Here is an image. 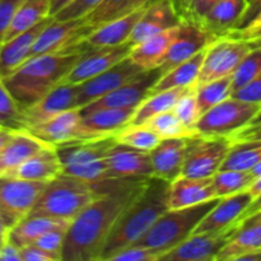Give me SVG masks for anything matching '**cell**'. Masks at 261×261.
Masks as SVG:
<instances>
[{
  "label": "cell",
  "instance_id": "obj_1",
  "mask_svg": "<svg viewBox=\"0 0 261 261\" xmlns=\"http://www.w3.org/2000/svg\"><path fill=\"white\" fill-rule=\"evenodd\" d=\"M149 178H132L87 205L71 221L66 231L63 261H101L117 219L142 193Z\"/></svg>",
  "mask_w": 261,
  "mask_h": 261
},
{
  "label": "cell",
  "instance_id": "obj_2",
  "mask_svg": "<svg viewBox=\"0 0 261 261\" xmlns=\"http://www.w3.org/2000/svg\"><path fill=\"white\" fill-rule=\"evenodd\" d=\"M91 48L83 40L56 53L33 56L2 81L25 111L63 83L76 61Z\"/></svg>",
  "mask_w": 261,
  "mask_h": 261
},
{
  "label": "cell",
  "instance_id": "obj_3",
  "mask_svg": "<svg viewBox=\"0 0 261 261\" xmlns=\"http://www.w3.org/2000/svg\"><path fill=\"white\" fill-rule=\"evenodd\" d=\"M170 182L150 177L142 193L122 212L106 242L101 261H111L115 255L134 245L168 211L167 193Z\"/></svg>",
  "mask_w": 261,
  "mask_h": 261
},
{
  "label": "cell",
  "instance_id": "obj_4",
  "mask_svg": "<svg viewBox=\"0 0 261 261\" xmlns=\"http://www.w3.org/2000/svg\"><path fill=\"white\" fill-rule=\"evenodd\" d=\"M115 142L114 137H109L55 145L63 172L88 181L99 196L110 194L119 185V178L107 177L106 167L107 150Z\"/></svg>",
  "mask_w": 261,
  "mask_h": 261
},
{
  "label": "cell",
  "instance_id": "obj_5",
  "mask_svg": "<svg viewBox=\"0 0 261 261\" xmlns=\"http://www.w3.org/2000/svg\"><path fill=\"white\" fill-rule=\"evenodd\" d=\"M97 198L99 195L92 184L76 176L61 172L46 182L30 216L50 217L71 222Z\"/></svg>",
  "mask_w": 261,
  "mask_h": 261
},
{
  "label": "cell",
  "instance_id": "obj_6",
  "mask_svg": "<svg viewBox=\"0 0 261 261\" xmlns=\"http://www.w3.org/2000/svg\"><path fill=\"white\" fill-rule=\"evenodd\" d=\"M219 199L194 206L168 209L134 245L149 247L160 252L161 257L194 233L204 217L214 208Z\"/></svg>",
  "mask_w": 261,
  "mask_h": 261
},
{
  "label": "cell",
  "instance_id": "obj_7",
  "mask_svg": "<svg viewBox=\"0 0 261 261\" xmlns=\"http://www.w3.org/2000/svg\"><path fill=\"white\" fill-rule=\"evenodd\" d=\"M261 111V105L229 97L203 114L196 125V132L203 137L229 138L251 124Z\"/></svg>",
  "mask_w": 261,
  "mask_h": 261
},
{
  "label": "cell",
  "instance_id": "obj_8",
  "mask_svg": "<svg viewBox=\"0 0 261 261\" xmlns=\"http://www.w3.org/2000/svg\"><path fill=\"white\" fill-rule=\"evenodd\" d=\"M229 138L194 135L189 142L182 175L195 178L213 177L222 168L232 147Z\"/></svg>",
  "mask_w": 261,
  "mask_h": 261
},
{
  "label": "cell",
  "instance_id": "obj_9",
  "mask_svg": "<svg viewBox=\"0 0 261 261\" xmlns=\"http://www.w3.org/2000/svg\"><path fill=\"white\" fill-rule=\"evenodd\" d=\"M251 48V43L241 38L222 36L214 40L206 47L205 58L196 84L233 75Z\"/></svg>",
  "mask_w": 261,
  "mask_h": 261
},
{
  "label": "cell",
  "instance_id": "obj_10",
  "mask_svg": "<svg viewBox=\"0 0 261 261\" xmlns=\"http://www.w3.org/2000/svg\"><path fill=\"white\" fill-rule=\"evenodd\" d=\"M46 182L0 176V216L12 228L30 216Z\"/></svg>",
  "mask_w": 261,
  "mask_h": 261
},
{
  "label": "cell",
  "instance_id": "obj_11",
  "mask_svg": "<svg viewBox=\"0 0 261 261\" xmlns=\"http://www.w3.org/2000/svg\"><path fill=\"white\" fill-rule=\"evenodd\" d=\"M240 221L218 231L194 233L161 257V261H213L236 234Z\"/></svg>",
  "mask_w": 261,
  "mask_h": 261
},
{
  "label": "cell",
  "instance_id": "obj_12",
  "mask_svg": "<svg viewBox=\"0 0 261 261\" xmlns=\"http://www.w3.org/2000/svg\"><path fill=\"white\" fill-rule=\"evenodd\" d=\"M161 76V68L142 71L115 91L79 109L81 115L99 109H137L149 96L150 89Z\"/></svg>",
  "mask_w": 261,
  "mask_h": 261
},
{
  "label": "cell",
  "instance_id": "obj_13",
  "mask_svg": "<svg viewBox=\"0 0 261 261\" xmlns=\"http://www.w3.org/2000/svg\"><path fill=\"white\" fill-rule=\"evenodd\" d=\"M214 40H217L216 36L212 35L200 22L190 17L181 18L177 36L173 40L165 61L160 66L162 74L205 50Z\"/></svg>",
  "mask_w": 261,
  "mask_h": 261
},
{
  "label": "cell",
  "instance_id": "obj_14",
  "mask_svg": "<svg viewBox=\"0 0 261 261\" xmlns=\"http://www.w3.org/2000/svg\"><path fill=\"white\" fill-rule=\"evenodd\" d=\"M142 71L144 70L138 66L130 56H127L112 68L105 70L103 73L79 84L76 107L82 109L86 105L106 96L107 93L121 87Z\"/></svg>",
  "mask_w": 261,
  "mask_h": 261
},
{
  "label": "cell",
  "instance_id": "obj_15",
  "mask_svg": "<svg viewBox=\"0 0 261 261\" xmlns=\"http://www.w3.org/2000/svg\"><path fill=\"white\" fill-rule=\"evenodd\" d=\"M88 35L83 17L69 20H58L53 17L36 40L30 58L64 50L83 41Z\"/></svg>",
  "mask_w": 261,
  "mask_h": 261
},
{
  "label": "cell",
  "instance_id": "obj_16",
  "mask_svg": "<svg viewBox=\"0 0 261 261\" xmlns=\"http://www.w3.org/2000/svg\"><path fill=\"white\" fill-rule=\"evenodd\" d=\"M106 167L107 177L148 178L154 175L149 152H143L117 142L107 150Z\"/></svg>",
  "mask_w": 261,
  "mask_h": 261
},
{
  "label": "cell",
  "instance_id": "obj_17",
  "mask_svg": "<svg viewBox=\"0 0 261 261\" xmlns=\"http://www.w3.org/2000/svg\"><path fill=\"white\" fill-rule=\"evenodd\" d=\"M130 50L132 45L129 42L119 46L92 47L76 61L64 82L71 84L83 83L124 60L129 56Z\"/></svg>",
  "mask_w": 261,
  "mask_h": 261
},
{
  "label": "cell",
  "instance_id": "obj_18",
  "mask_svg": "<svg viewBox=\"0 0 261 261\" xmlns=\"http://www.w3.org/2000/svg\"><path fill=\"white\" fill-rule=\"evenodd\" d=\"M78 92L79 84L65 83V82L51 89L37 103L24 111L28 129L42 124L68 110L78 109L76 107Z\"/></svg>",
  "mask_w": 261,
  "mask_h": 261
},
{
  "label": "cell",
  "instance_id": "obj_19",
  "mask_svg": "<svg viewBox=\"0 0 261 261\" xmlns=\"http://www.w3.org/2000/svg\"><path fill=\"white\" fill-rule=\"evenodd\" d=\"M180 22L181 17L173 0H152L135 24L129 43L132 46L137 45L150 36L175 27Z\"/></svg>",
  "mask_w": 261,
  "mask_h": 261
},
{
  "label": "cell",
  "instance_id": "obj_20",
  "mask_svg": "<svg viewBox=\"0 0 261 261\" xmlns=\"http://www.w3.org/2000/svg\"><path fill=\"white\" fill-rule=\"evenodd\" d=\"M254 201V195L249 190L221 198L214 208L199 223L194 233L218 231L231 226L234 222L244 218Z\"/></svg>",
  "mask_w": 261,
  "mask_h": 261
},
{
  "label": "cell",
  "instance_id": "obj_21",
  "mask_svg": "<svg viewBox=\"0 0 261 261\" xmlns=\"http://www.w3.org/2000/svg\"><path fill=\"white\" fill-rule=\"evenodd\" d=\"M137 109H99L82 115L79 140L114 137L130 124Z\"/></svg>",
  "mask_w": 261,
  "mask_h": 261
},
{
  "label": "cell",
  "instance_id": "obj_22",
  "mask_svg": "<svg viewBox=\"0 0 261 261\" xmlns=\"http://www.w3.org/2000/svg\"><path fill=\"white\" fill-rule=\"evenodd\" d=\"M219 199L213 184V177L195 178L178 176L171 181L167 193L168 209H181Z\"/></svg>",
  "mask_w": 261,
  "mask_h": 261
},
{
  "label": "cell",
  "instance_id": "obj_23",
  "mask_svg": "<svg viewBox=\"0 0 261 261\" xmlns=\"http://www.w3.org/2000/svg\"><path fill=\"white\" fill-rule=\"evenodd\" d=\"M190 138L162 139L154 149L150 150L149 154L154 171L153 177L162 178L171 182L182 175Z\"/></svg>",
  "mask_w": 261,
  "mask_h": 261
},
{
  "label": "cell",
  "instance_id": "obj_24",
  "mask_svg": "<svg viewBox=\"0 0 261 261\" xmlns=\"http://www.w3.org/2000/svg\"><path fill=\"white\" fill-rule=\"evenodd\" d=\"M51 19L53 17L46 18L31 30L19 33L0 46V79L12 74L30 59L36 40Z\"/></svg>",
  "mask_w": 261,
  "mask_h": 261
},
{
  "label": "cell",
  "instance_id": "obj_25",
  "mask_svg": "<svg viewBox=\"0 0 261 261\" xmlns=\"http://www.w3.org/2000/svg\"><path fill=\"white\" fill-rule=\"evenodd\" d=\"M261 250V209L242 218L236 234L222 249L216 261H237L242 255Z\"/></svg>",
  "mask_w": 261,
  "mask_h": 261
},
{
  "label": "cell",
  "instance_id": "obj_26",
  "mask_svg": "<svg viewBox=\"0 0 261 261\" xmlns=\"http://www.w3.org/2000/svg\"><path fill=\"white\" fill-rule=\"evenodd\" d=\"M61 172H63V165L59 158L56 147L46 144L5 176L20 178V180L48 182Z\"/></svg>",
  "mask_w": 261,
  "mask_h": 261
},
{
  "label": "cell",
  "instance_id": "obj_27",
  "mask_svg": "<svg viewBox=\"0 0 261 261\" xmlns=\"http://www.w3.org/2000/svg\"><path fill=\"white\" fill-rule=\"evenodd\" d=\"M82 115L79 109H71L47 121L28 129L41 142L50 145L79 140V124Z\"/></svg>",
  "mask_w": 261,
  "mask_h": 261
},
{
  "label": "cell",
  "instance_id": "obj_28",
  "mask_svg": "<svg viewBox=\"0 0 261 261\" xmlns=\"http://www.w3.org/2000/svg\"><path fill=\"white\" fill-rule=\"evenodd\" d=\"M180 24V23H178ZM178 24L150 36L147 40L132 46L129 56L143 70L160 68L167 56L173 40L177 36Z\"/></svg>",
  "mask_w": 261,
  "mask_h": 261
},
{
  "label": "cell",
  "instance_id": "obj_29",
  "mask_svg": "<svg viewBox=\"0 0 261 261\" xmlns=\"http://www.w3.org/2000/svg\"><path fill=\"white\" fill-rule=\"evenodd\" d=\"M145 7L139 8V9L134 10L129 14L122 15V17L99 25L93 32L89 33L87 38H84V41L88 45H91L92 47L119 46L127 43L133 31H134L135 24L139 20V18L142 17Z\"/></svg>",
  "mask_w": 261,
  "mask_h": 261
},
{
  "label": "cell",
  "instance_id": "obj_30",
  "mask_svg": "<svg viewBox=\"0 0 261 261\" xmlns=\"http://www.w3.org/2000/svg\"><path fill=\"white\" fill-rule=\"evenodd\" d=\"M249 7V0H219L200 20L217 38L234 30Z\"/></svg>",
  "mask_w": 261,
  "mask_h": 261
},
{
  "label": "cell",
  "instance_id": "obj_31",
  "mask_svg": "<svg viewBox=\"0 0 261 261\" xmlns=\"http://www.w3.org/2000/svg\"><path fill=\"white\" fill-rule=\"evenodd\" d=\"M45 145L46 143L41 142L28 130L15 132L0 152V176L12 172Z\"/></svg>",
  "mask_w": 261,
  "mask_h": 261
},
{
  "label": "cell",
  "instance_id": "obj_32",
  "mask_svg": "<svg viewBox=\"0 0 261 261\" xmlns=\"http://www.w3.org/2000/svg\"><path fill=\"white\" fill-rule=\"evenodd\" d=\"M205 51L206 48L194 55L189 60L178 64L175 68L162 74V76L158 79L157 83L150 89V94L170 91V89L190 88V87L196 86L201 66H203L204 58H205Z\"/></svg>",
  "mask_w": 261,
  "mask_h": 261
},
{
  "label": "cell",
  "instance_id": "obj_33",
  "mask_svg": "<svg viewBox=\"0 0 261 261\" xmlns=\"http://www.w3.org/2000/svg\"><path fill=\"white\" fill-rule=\"evenodd\" d=\"M70 223V221H64V219L30 216L9 229L8 241L22 249L28 245H33L40 237H42L51 229L59 228V227H69Z\"/></svg>",
  "mask_w": 261,
  "mask_h": 261
},
{
  "label": "cell",
  "instance_id": "obj_34",
  "mask_svg": "<svg viewBox=\"0 0 261 261\" xmlns=\"http://www.w3.org/2000/svg\"><path fill=\"white\" fill-rule=\"evenodd\" d=\"M51 7H53L51 0H22L5 33L3 43L19 33L31 30L46 18L53 17Z\"/></svg>",
  "mask_w": 261,
  "mask_h": 261
},
{
  "label": "cell",
  "instance_id": "obj_35",
  "mask_svg": "<svg viewBox=\"0 0 261 261\" xmlns=\"http://www.w3.org/2000/svg\"><path fill=\"white\" fill-rule=\"evenodd\" d=\"M152 0H101L88 14L83 17L89 33L105 23L126 15L139 8L145 7Z\"/></svg>",
  "mask_w": 261,
  "mask_h": 261
},
{
  "label": "cell",
  "instance_id": "obj_36",
  "mask_svg": "<svg viewBox=\"0 0 261 261\" xmlns=\"http://www.w3.org/2000/svg\"><path fill=\"white\" fill-rule=\"evenodd\" d=\"M188 88H177L170 89V91L158 92L152 93L137 107L130 124L140 125L145 124L149 119L158 114H162L165 111L173 110L175 105L180 99V97L185 93Z\"/></svg>",
  "mask_w": 261,
  "mask_h": 261
},
{
  "label": "cell",
  "instance_id": "obj_37",
  "mask_svg": "<svg viewBox=\"0 0 261 261\" xmlns=\"http://www.w3.org/2000/svg\"><path fill=\"white\" fill-rule=\"evenodd\" d=\"M261 162V139L237 140L232 143L221 170L251 171Z\"/></svg>",
  "mask_w": 261,
  "mask_h": 261
},
{
  "label": "cell",
  "instance_id": "obj_38",
  "mask_svg": "<svg viewBox=\"0 0 261 261\" xmlns=\"http://www.w3.org/2000/svg\"><path fill=\"white\" fill-rule=\"evenodd\" d=\"M195 92L199 110H200V114L203 115L232 96L233 93L232 75L196 84Z\"/></svg>",
  "mask_w": 261,
  "mask_h": 261
},
{
  "label": "cell",
  "instance_id": "obj_39",
  "mask_svg": "<svg viewBox=\"0 0 261 261\" xmlns=\"http://www.w3.org/2000/svg\"><path fill=\"white\" fill-rule=\"evenodd\" d=\"M0 127L14 133L28 130L24 110L18 105L2 79H0Z\"/></svg>",
  "mask_w": 261,
  "mask_h": 261
},
{
  "label": "cell",
  "instance_id": "obj_40",
  "mask_svg": "<svg viewBox=\"0 0 261 261\" xmlns=\"http://www.w3.org/2000/svg\"><path fill=\"white\" fill-rule=\"evenodd\" d=\"M114 138L120 144L127 145V147L135 148L143 152H150L161 142V138L144 124L126 125L121 130H119L114 135Z\"/></svg>",
  "mask_w": 261,
  "mask_h": 261
},
{
  "label": "cell",
  "instance_id": "obj_41",
  "mask_svg": "<svg viewBox=\"0 0 261 261\" xmlns=\"http://www.w3.org/2000/svg\"><path fill=\"white\" fill-rule=\"evenodd\" d=\"M254 181L251 171L219 170L213 176L214 188L219 199L247 190Z\"/></svg>",
  "mask_w": 261,
  "mask_h": 261
},
{
  "label": "cell",
  "instance_id": "obj_42",
  "mask_svg": "<svg viewBox=\"0 0 261 261\" xmlns=\"http://www.w3.org/2000/svg\"><path fill=\"white\" fill-rule=\"evenodd\" d=\"M144 125L152 129L161 138V140L171 139V138H188L196 135L182 124V121L178 119L173 110L155 115L152 119L148 120Z\"/></svg>",
  "mask_w": 261,
  "mask_h": 261
},
{
  "label": "cell",
  "instance_id": "obj_43",
  "mask_svg": "<svg viewBox=\"0 0 261 261\" xmlns=\"http://www.w3.org/2000/svg\"><path fill=\"white\" fill-rule=\"evenodd\" d=\"M261 74V46H252L232 75L233 92L242 88Z\"/></svg>",
  "mask_w": 261,
  "mask_h": 261
},
{
  "label": "cell",
  "instance_id": "obj_44",
  "mask_svg": "<svg viewBox=\"0 0 261 261\" xmlns=\"http://www.w3.org/2000/svg\"><path fill=\"white\" fill-rule=\"evenodd\" d=\"M173 111L190 132H193L194 134H198L196 125H198L201 114L200 110H199L198 99H196L195 86L186 89L185 93L180 97L177 103L173 107Z\"/></svg>",
  "mask_w": 261,
  "mask_h": 261
},
{
  "label": "cell",
  "instance_id": "obj_45",
  "mask_svg": "<svg viewBox=\"0 0 261 261\" xmlns=\"http://www.w3.org/2000/svg\"><path fill=\"white\" fill-rule=\"evenodd\" d=\"M69 227H59V228L51 229L47 233L35 242L38 247L43 249L45 251L50 252L51 255L56 257L59 261H63V249L64 242H65L66 231Z\"/></svg>",
  "mask_w": 261,
  "mask_h": 261
},
{
  "label": "cell",
  "instance_id": "obj_46",
  "mask_svg": "<svg viewBox=\"0 0 261 261\" xmlns=\"http://www.w3.org/2000/svg\"><path fill=\"white\" fill-rule=\"evenodd\" d=\"M101 0H73L66 7L59 10L53 17L58 20H69L82 18L88 14Z\"/></svg>",
  "mask_w": 261,
  "mask_h": 261
},
{
  "label": "cell",
  "instance_id": "obj_47",
  "mask_svg": "<svg viewBox=\"0 0 261 261\" xmlns=\"http://www.w3.org/2000/svg\"><path fill=\"white\" fill-rule=\"evenodd\" d=\"M161 260L160 252L142 246V245H132L115 255L111 261H158Z\"/></svg>",
  "mask_w": 261,
  "mask_h": 261
},
{
  "label": "cell",
  "instance_id": "obj_48",
  "mask_svg": "<svg viewBox=\"0 0 261 261\" xmlns=\"http://www.w3.org/2000/svg\"><path fill=\"white\" fill-rule=\"evenodd\" d=\"M22 0H0V46Z\"/></svg>",
  "mask_w": 261,
  "mask_h": 261
},
{
  "label": "cell",
  "instance_id": "obj_49",
  "mask_svg": "<svg viewBox=\"0 0 261 261\" xmlns=\"http://www.w3.org/2000/svg\"><path fill=\"white\" fill-rule=\"evenodd\" d=\"M232 97L261 105V74L249 84L234 91Z\"/></svg>",
  "mask_w": 261,
  "mask_h": 261
},
{
  "label": "cell",
  "instance_id": "obj_50",
  "mask_svg": "<svg viewBox=\"0 0 261 261\" xmlns=\"http://www.w3.org/2000/svg\"><path fill=\"white\" fill-rule=\"evenodd\" d=\"M20 257H22V261H59L54 255L45 251L35 244L22 247Z\"/></svg>",
  "mask_w": 261,
  "mask_h": 261
},
{
  "label": "cell",
  "instance_id": "obj_51",
  "mask_svg": "<svg viewBox=\"0 0 261 261\" xmlns=\"http://www.w3.org/2000/svg\"><path fill=\"white\" fill-rule=\"evenodd\" d=\"M218 2L219 0H193L188 17L200 22Z\"/></svg>",
  "mask_w": 261,
  "mask_h": 261
},
{
  "label": "cell",
  "instance_id": "obj_52",
  "mask_svg": "<svg viewBox=\"0 0 261 261\" xmlns=\"http://www.w3.org/2000/svg\"><path fill=\"white\" fill-rule=\"evenodd\" d=\"M224 36H228V37L241 38V40L249 41L252 46H261V27L254 28V30L229 31V32Z\"/></svg>",
  "mask_w": 261,
  "mask_h": 261
},
{
  "label": "cell",
  "instance_id": "obj_53",
  "mask_svg": "<svg viewBox=\"0 0 261 261\" xmlns=\"http://www.w3.org/2000/svg\"><path fill=\"white\" fill-rule=\"evenodd\" d=\"M261 10V0H250L249 2V7H247L246 12H245L244 17L241 18L240 23L237 24V27L232 31H239V30H244L246 28L252 20L255 19V17L257 15Z\"/></svg>",
  "mask_w": 261,
  "mask_h": 261
},
{
  "label": "cell",
  "instance_id": "obj_54",
  "mask_svg": "<svg viewBox=\"0 0 261 261\" xmlns=\"http://www.w3.org/2000/svg\"><path fill=\"white\" fill-rule=\"evenodd\" d=\"M0 261H22L20 249L9 241L0 249Z\"/></svg>",
  "mask_w": 261,
  "mask_h": 261
},
{
  "label": "cell",
  "instance_id": "obj_55",
  "mask_svg": "<svg viewBox=\"0 0 261 261\" xmlns=\"http://www.w3.org/2000/svg\"><path fill=\"white\" fill-rule=\"evenodd\" d=\"M249 139H261V125L257 126H246L231 138L232 142L237 140H249Z\"/></svg>",
  "mask_w": 261,
  "mask_h": 261
},
{
  "label": "cell",
  "instance_id": "obj_56",
  "mask_svg": "<svg viewBox=\"0 0 261 261\" xmlns=\"http://www.w3.org/2000/svg\"><path fill=\"white\" fill-rule=\"evenodd\" d=\"M191 3L193 0H173V4H175L176 9H177L178 14H180L181 18L188 17L189 10H190Z\"/></svg>",
  "mask_w": 261,
  "mask_h": 261
},
{
  "label": "cell",
  "instance_id": "obj_57",
  "mask_svg": "<svg viewBox=\"0 0 261 261\" xmlns=\"http://www.w3.org/2000/svg\"><path fill=\"white\" fill-rule=\"evenodd\" d=\"M8 237H9V228L0 216V249L8 242Z\"/></svg>",
  "mask_w": 261,
  "mask_h": 261
},
{
  "label": "cell",
  "instance_id": "obj_58",
  "mask_svg": "<svg viewBox=\"0 0 261 261\" xmlns=\"http://www.w3.org/2000/svg\"><path fill=\"white\" fill-rule=\"evenodd\" d=\"M13 134H14V132H10V130L2 129V127H0V152H2L3 148L8 144V142L12 139Z\"/></svg>",
  "mask_w": 261,
  "mask_h": 261
},
{
  "label": "cell",
  "instance_id": "obj_59",
  "mask_svg": "<svg viewBox=\"0 0 261 261\" xmlns=\"http://www.w3.org/2000/svg\"><path fill=\"white\" fill-rule=\"evenodd\" d=\"M71 2H73V0H51V3H53V7H51V15L56 14L59 10L63 9L64 7H66V5Z\"/></svg>",
  "mask_w": 261,
  "mask_h": 261
},
{
  "label": "cell",
  "instance_id": "obj_60",
  "mask_svg": "<svg viewBox=\"0 0 261 261\" xmlns=\"http://www.w3.org/2000/svg\"><path fill=\"white\" fill-rule=\"evenodd\" d=\"M257 27H261V10L257 13V15L255 17V19L252 20V22L250 23L246 28H244V30H254V28H257ZM244 30H239V31H244Z\"/></svg>",
  "mask_w": 261,
  "mask_h": 261
},
{
  "label": "cell",
  "instance_id": "obj_61",
  "mask_svg": "<svg viewBox=\"0 0 261 261\" xmlns=\"http://www.w3.org/2000/svg\"><path fill=\"white\" fill-rule=\"evenodd\" d=\"M257 209H261V196H260V198H257L256 200H255L254 203H252V205L250 206L249 211L246 212V214H247V213H250V212L257 211ZM246 214H245V216H246Z\"/></svg>",
  "mask_w": 261,
  "mask_h": 261
},
{
  "label": "cell",
  "instance_id": "obj_62",
  "mask_svg": "<svg viewBox=\"0 0 261 261\" xmlns=\"http://www.w3.org/2000/svg\"><path fill=\"white\" fill-rule=\"evenodd\" d=\"M257 125H261V111L256 115V117H255V119L252 120L251 124L247 125V126H257Z\"/></svg>",
  "mask_w": 261,
  "mask_h": 261
},
{
  "label": "cell",
  "instance_id": "obj_63",
  "mask_svg": "<svg viewBox=\"0 0 261 261\" xmlns=\"http://www.w3.org/2000/svg\"><path fill=\"white\" fill-rule=\"evenodd\" d=\"M249 2H250V0H249Z\"/></svg>",
  "mask_w": 261,
  "mask_h": 261
}]
</instances>
